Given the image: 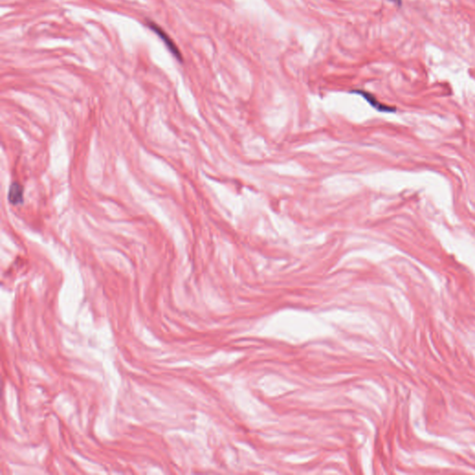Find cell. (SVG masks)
Wrapping results in <instances>:
<instances>
[{
    "label": "cell",
    "instance_id": "obj_1",
    "mask_svg": "<svg viewBox=\"0 0 475 475\" xmlns=\"http://www.w3.org/2000/svg\"><path fill=\"white\" fill-rule=\"evenodd\" d=\"M150 26H151V28L153 29V31H154L156 34H158L160 37H161V39H162V41H164L165 45L168 47V49H169L170 51H171V52H172V53H173V54H174V55H175V56H176V57L179 59V60H181V59H182V58H181V54H180V52H179V51H178L177 46L175 45V43L172 41V39L170 38L169 36H168L167 34H165V32H164L162 29H161L160 27H158V26H156L155 24H153V23H151V24H150Z\"/></svg>",
    "mask_w": 475,
    "mask_h": 475
},
{
    "label": "cell",
    "instance_id": "obj_2",
    "mask_svg": "<svg viewBox=\"0 0 475 475\" xmlns=\"http://www.w3.org/2000/svg\"><path fill=\"white\" fill-rule=\"evenodd\" d=\"M353 93L361 95L365 99L366 101L369 102L372 107H374L375 109H377L378 110H380V111H383V112H394V111H396L395 108L388 107V106H385V105H383L382 103H380V102H378L375 99V97L372 96L371 94L368 93V92H365V91H362V90L353 91Z\"/></svg>",
    "mask_w": 475,
    "mask_h": 475
},
{
    "label": "cell",
    "instance_id": "obj_3",
    "mask_svg": "<svg viewBox=\"0 0 475 475\" xmlns=\"http://www.w3.org/2000/svg\"><path fill=\"white\" fill-rule=\"evenodd\" d=\"M22 189H23L22 187L19 184H17V183H14L10 187V190H9V201L12 204H18L22 203V202H24V200H23L24 192H23Z\"/></svg>",
    "mask_w": 475,
    "mask_h": 475
},
{
    "label": "cell",
    "instance_id": "obj_4",
    "mask_svg": "<svg viewBox=\"0 0 475 475\" xmlns=\"http://www.w3.org/2000/svg\"><path fill=\"white\" fill-rule=\"evenodd\" d=\"M388 1H390L392 3L396 4L397 7H401L402 6V0H388Z\"/></svg>",
    "mask_w": 475,
    "mask_h": 475
}]
</instances>
